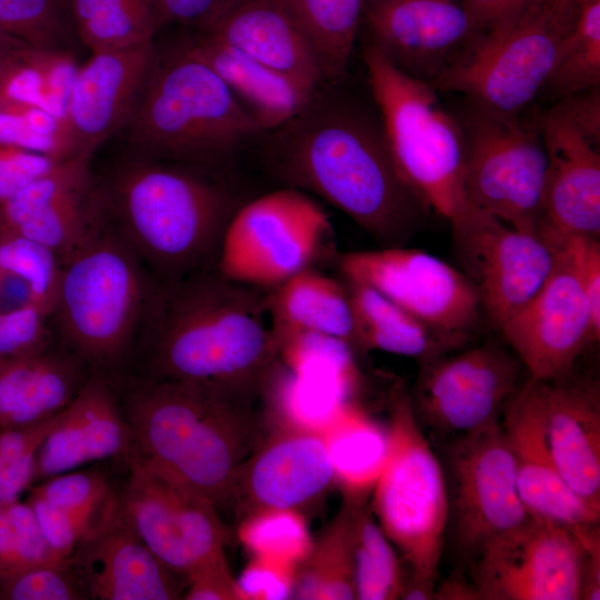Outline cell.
Returning <instances> with one entry per match:
<instances>
[{"mask_svg": "<svg viewBox=\"0 0 600 600\" xmlns=\"http://www.w3.org/2000/svg\"><path fill=\"white\" fill-rule=\"evenodd\" d=\"M262 160L284 187L312 193L381 247L406 246L430 210L406 184L380 117L323 86L294 117L263 132Z\"/></svg>", "mask_w": 600, "mask_h": 600, "instance_id": "6da1fadb", "label": "cell"}, {"mask_svg": "<svg viewBox=\"0 0 600 600\" xmlns=\"http://www.w3.org/2000/svg\"><path fill=\"white\" fill-rule=\"evenodd\" d=\"M267 299L216 268L156 280L133 351L140 378L264 388L280 360Z\"/></svg>", "mask_w": 600, "mask_h": 600, "instance_id": "7a4b0ae2", "label": "cell"}, {"mask_svg": "<svg viewBox=\"0 0 600 600\" xmlns=\"http://www.w3.org/2000/svg\"><path fill=\"white\" fill-rule=\"evenodd\" d=\"M266 388L136 379L122 406L130 454L172 474L219 509L266 439Z\"/></svg>", "mask_w": 600, "mask_h": 600, "instance_id": "3957f363", "label": "cell"}, {"mask_svg": "<svg viewBox=\"0 0 600 600\" xmlns=\"http://www.w3.org/2000/svg\"><path fill=\"white\" fill-rule=\"evenodd\" d=\"M93 191L101 218L157 281L216 268L243 203L227 171L129 154L93 177Z\"/></svg>", "mask_w": 600, "mask_h": 600, "instance_id": "277c9868", "label": "cell"}, {"mask_svg": "<svg viewBox=\"0 0 600 600\" xmlns=\"http://www.w3.org/2000/svg\"><path fill=\"white\" fill-rule=\"evenodd\" d=\"M119 132L129 156L221 171L262 134L220 77L180 44L157 51Z\"/></svg>", "mask_w": 600, "mask_h": 600, "instance_id": "5b68a950", "label": "cell"}, {"mask_svg": "<svg viewBox=\"0 0 600 600\" xmlns=\"http://www.w3.org/2000/svg\"><path fill=\"white\" fill-rule=\"evenodd\" d=\"M154 284L99 213L90 233L61 260L52 326L67 350L104 376L133 354Z\"/></svg>", "mask_w": 600, "mask_h": 600, "instance_id": "8992f818", "label": "cell"}, {"mask_svg": "<svg viewBox=\"0 0 600 600\" xmlns=\"http://www.w3.org/2000/svg\"><path fill=\"white\" fill-rule=\"evenodd\" d=\"M386 454L376 480L377 522L409 567L401 599H434L449 522L444 471L414 416L410 393L396 388Z\"/></svg>", "mask_w": 600, "mask_h": 600, "instance_id": "52a82bcc", "label": "cell"}, {"mask_svg": "<svg viewBox=\"0 0 600 600\" xmlns=\"http://www.w3.org/2000/svg\"><path fill=\"white\" fill-rule=\"evenodd\" d=\"M368 83L396 168L410 190L447 220L468 204L463 190V134L437 90L394 68L363 46Z\"/></svg>", "mask_w": 600, "mask_h": 600, "instance_id": "ba28073f", "label": "cell"}, {"mask_svg": "<svg viewBox=\"0 0 600 600\" xmlns=\"http://www.w3.org/2000/svg\"><path fill=\"white\" fill-rule=\"evenodd\" d=\"M579 12L577 0H524L491 23L473 53L433 87L520 114L540 93Z\"/></svg>", "mask_w": 600, "mask_h": 600, "instance_id": "9c48e42d", "label": "cell"}, {"mask_svg": "<svg viewBox=\"0 0 600 600\" xmlns=\"http://www.w3.org/2000/svg\"><path fill=\"white\" fill-rule=\"evenodd\" d=\"M464 146L463 190L472 207L540 237L547 154L534 121L471 102L459 120Z\"/></svg>", "mask_w": 600, "mask_h": 600, "instance_id": "30bf717a", "label": "cell"}, {"mask_svg": "<svg viewBox=\"0 0 600 600\" xmlns=\"http://www.w3.org/2000/svg\"><path fill=\"white\" fill-rule=\"evenodd\" d=\"M331 223L307 193L284 187L246 201L230 220L216 269L244 284L272 289L312 267Z\"/></svg>", "mask_w": 600, "mask_h": 600, "instance_id": "8fae6325", "label": "cell"}, {"mask_svg": "<svg viewBox=\"0 0 600 600\" xmlns=\"http://www.w3.org/2000/svg\"><path fill=\"white\" fill-rule=\"evenodd\" d=\"M410 400L423 432L457 437L501 421L529 378L504 341L489 340L419 362Z\"/></svg>", "mask_w": 600, "mask_h": 600, "instance_id": "7c38bea8", "label": "cell"}, {"mask_svg": "<svg viewBox=\"0 0 600 600\" xmlns=\"http://www.w3.org/2000/svg\"><path fill=\"white\" fill-rule=\"evenodd\" d=\"M129 477L119 496L131 526L170 569L187 578L226 560L228 529L207 497L172 474L130 454Z\"/></svg>", "mask_w": 600, "mask_h": 600, "instance_id": "4fadbf2b", "label": "cell"}, {"mask_svg": "<svg viewBox=\"0 0 600 600\" xmlns=\"http://www.w3.org/2000/svg\"><path fill=\"white\" fill-rule=\"evenodd\" d=\"M586 557L576 531L529 516L481 547L471 586L477 600H580Z\"/></svg>", "mask_w": 600, "mask_h": 600, "instance_id": "5bb4252c", "label": "cell"}, {"mask_svg": "<svg viewBox=\"0 0 600 600\" xmlns=\"http://www.w3.org/2000/svg\"><path fill=\"white\" fill-rule=\"evenodd\" d=\"M447 457L454 546L472 562L486 542L530 514L519 494L501 421L453 437Z\"/></svg>", "mask_w": 600, "mask_h": 600, "instance_id": "9a60e30c", "label": "cell"}, {"mask_svg": "<svg viewBox=\"0 0 600 600\" xmlns=\"http://www.w3.org/2000/svg\"><path fill=\"white\" fill-rule=\"evenodd\" d=\"M450 223L458 269L476 290L487 323L498 331L542 286L554 248L469 203Z\"/></svg>", "mask_w": 600, "mask_h": 600, "instance_id": "2e32d148", "label": "cell"}, {"mask_svg": "<svg viewBox=\"0 0 600 600\" xmlns=\"http://www.w3.org/2000/svg\"><path fill=\"white\" fill-rule=\"evenodd\" d=\"M487 29L458 0H366L360 26L394 68L430 86L463 63Z\"/></svg>", "mask_w": 600, "mask_h": 600, "instance_id": "e0dca14e", "label": "cell"}, {"mask_svg": "<svg viewBox=\"0 0 600 600\" xmlns=\"http://www.w3.org/2000/svg\"><path fill=\"white\" fill-rule=\"evenodd\" d=\"M343 279L364 283L420 321L473 338L486 321L478 294L462 272L428 252L401 247L341 253Z\"/></svg>", "mask_w": 600, "mask_h": 600, "instance_id": "ac0fdd59", "label": "cell"}, {"mask_svg": "<svg viewBox=\"0 0 600 600\" xmlns=\"http://www.w3.org/2000/svg\"><path fill=\"white\" fill-rule=\"evenodd\" d=\"M546 241L554 248L553 266L547 279L498 330L529 378L536 380L566 374L577 366L589 346L598 344L567 242L562 237Z\"/></svg>", "mask_w": 600, "mask_h": 600, "instance_id": "d6986e66", "label": "cell"}, {"mask_svg": "<svg viewBox=\"0 0 600 600\" xmlns=\"http://www.w3.org/2000/svg\"><path fill=\"white\" fill-rule=\"evenodd\" d=\"M154 42L94 52L77 70L52 136V157L91 160L124 126L156 59Z\"/></svg>", "mask_w": 600, "mask_h": 600, "instance_id": "ffe728a7", "label": "cell"}, {"mask_svg": "<svg viewBox=\"0 0 600 600\" xmlns=\"http://www.w3.org/2000/svg\"><path fill=\"white\" fill-rule=\"evenodd\" d=\"M68 562L87 599L173 600L188 582L140 539L116 494Z\"/></svg>", "mask_w": 600, "mask_h": 600, "instance_id": "44dd1931", "label": "cell"}, {"mask_svg": "<svg viewBox=\"0 0 600 600\" xmlns=\"http://www.w3.org/2000/svg\"><path fill=\"white\" fill-rule=\"evenodd\" d=\"M536 123L547 154L540 237L600 238V129L556 102Z\"/></svg>", "mask_w": 600, "mask_h": 600, "instance_id": "7402d4cb", "label": "cell"}, {"mask_svg": "<svg viewBox=\"0 0 600 600\" xmlns=\"http://www.w3.org/2000/svg\"><path fill=\"white\" fill-rule=\"evenodd\" d=\"M334 480L323 431L297 426L266 437L247 459L236 478L229 507L241 520L268 511H296Z\"/></svg>", "mask_w": 600, "mask_h": 600, "instance_id": "603a6c76", "label": "cell"}, {"mask_svg": "<svg viewBox=\"0 0 600 600\" xmlns=\"http://www.w3.org/2000/svg\"><path fill=\"white\" fill-rule=\"evenodd\" d=\"M501 424L528 513L563 524L579 536L598 528L600 511L568 487L552 459L537 380L528 378L512 397L503 410Z\"/></svg>", "mask_w": 600, "mask_h": 600, "instance_id": "cb8c5ba5", "label": "cell"}, {"mask_svg": "<svg viewBox=\"0 0 600 600\" xmlns=\"http://www.w3.org/2000/svg\"><path fill=\"white\" fill-rule=\"evenodd\" d=\"M576 368L553 379L537 380L544 430L564 482L600 511V383Z\"/></svg>", "mask_w": 600, "mask_h": 600, "instance_id": "d4e9b609", "label": "cell"}, {"mask_svg": "<svg viewBox=\"0 0 600 600\" xmlns=\"http://www.w3.org/2000/svg\"><path fill=\"white\" fill-rule=\"evenodd\" d=\"M131 452L130 429L110 381L92 374L61 410L36 454V479Z\"/></svg>", "mask_w": 600, "mask_h": 600, "instance_id": "484cf974", "label": "cell"}, {"mask_svg": "<svg viewBox=\"0 0 600 600\" xmlns=\"http://www.w3.org/2000/svg\"><path fill=\"white\" fill-rule=\"evenodd\" d=\"M198 32L307 84L326 86L313 46L284 0H231Z\"/></svg>", "mask_w": 600, "mask_h": 600, "instance_id": "4316f807", "label": "cell"}, {"mask_svg": "<svg viewBox=\"0 0 600 600\" xmlns=\"http://www.w3.org/2000/svg\"><path fill=\"white\" fill-rule=\"evenodd\" d=\"M179 44L220 77L262 133L299 113L322 88L276 71L203 32Z\"/></svg>", "mask_w": 600, "mask_h": 600, "instance_id": "83f0119b", "label": "cell"}, {"mask_svg": "<svg viewBox=\"0 0 600 600\" xmlns=\"http://www.w3.org/2000/svg\"><path fill=\"white\" fill-rule=\"evenodd\" d=\"M73 353L51 346L0 358V428L46 421L63 410L90 376Z\"/></svg>", "mask_w": 600, "mask_h": 600, "instance_id": "f1b7e54d", "label": "cell"}, {"mask_svg": "<svg viewBox=\"0 0 600 600\" xmlns=\"http://www.w3.org/2000/svg\"><path fill=\"white\" fill-rule=\"evenodd\" d=\"M343 283L352 308L357 349L421 362L462 349L473 340L430 327L364 283L348 279Z\"/></svg>", "mask_w": 600, "mask_h": 600, "instance_id": "f546056e", "label": "cell"}, {"mask_svg": "<svg viewBox=\"0 0 600 600\" xmlns=\"http://www.w3.org/2000/svg\"><path fill=\"white\" fill-rule=\"evenodd\" d=\"M267 301L271 324L330 336L357 349L344 283L310 267L269 289Z\"/></svg>", "mask_w": 600, "mask_h": 600, "instance_id": "4dcf8cb0", "label": "cell"}, {"mask_svg": "<svg viewBox=\"0 0 600 600\" xmlns=\"http://www.w3.org/2000/svg\"><path fill=\"white\" fill-rule=\"evenodd\" d=\"M291 597L356 599L353 524L349 502L296 567Z\"/></svg>", "mask_w": 600, "mask_h": 600, "instance_id": "1f68e13d", "label": "cell"}, {"mask_svg": "<svg viewBox=\"0 0 600 600\" xmlns=\"http://www.w3.org/2000/svg\"><path fill=\"white\" fill-rule=\"evenodd\" d=\"M308 34L326 84H340L360 31L366 0H284Z\"/></svg>", "mask_w": 600, "mask_h": 600, "instance_id": "d6a6232c", "label": "cell"}, {"mask_svg": "<svg viewBox=\"0 0 600 600\" xmlns=\"http://www.w3.org/2000/svg\"><path fill=\"white\" fill-rule=\"evenodd\" d=\"M80 43L92 53L154 42L158 16L124 0H70Z\"/></svg>", "mask_w": 600, "mask_h": 600, "instance_id": "836d02e7", "label": "cell"}, {"mask_svg": "<svg viewBox=\"0 0 600 600\" xmlns=\"http://www.w3.org/2000/svg\"><path fill=\"white\" fill-rule=\"evenodd\" d=\"M353 524L356 599H401L406 579L397 551L364 506L348 500Z\"/></svg>", "mask_w": 600, "mask_h": 600, "instance_id": "e575fe53", "label": "cell"}, {"mask_svg": "<svg viewBox=\"0 0 600 600\" xmlns=\"http://www.w3.org/2000/svg\"><path fill=\"white\" fill-rule=\"evenodd\" d=\"M596 87H600V0H583L539 94L554 102Z\"/></svg>", "mask_w": 600, "mask_h": 600, "instance_id": "d590c367", "label": "cell"}, {"mask_svg": "<svg viewBox=\"0 0 600 600\" xmlns=\"http://www.w3.org/2000/svg\"><path fill=\"white\" fill-rule=\"evenodd\" d=\"M0 34L58 57L81 44L70 0H0Z\"/></svg>", "mask_w": 600, "mask_h": 600, "instance_id": "8d00e7d4", "label": "cell"}, {"mask_svg": "<svg viewBox=\"0 0 600 600\" xmlns=\"http://www.w3.org/2000/svg\"><path fill=\"white\" fill-rule=\"evenodd\" d=\"M98 220L92 178L88 186L68 193L8 232L47 247L61 261L84 240Z\"/></svg>", "mask_w": 600, "mask_h": 600, "instance_id": "74e56055", "label": "cell"}, {"mask_svg": "<svg viewBox=\"0 0 600 600\" xmlns=\"http://www.w3.org/2000/svg\"><path fill=\"white\" fill-rule=\"evenodd\" d=\"M61 261L47 247L4 231L0 240V276L18 282L31 301L51 313Z\"/></svg>", "mask_w": 600, "mask_h": 600, "instance_id": "f35d334b", "label": "cell"}, {"mask_svg": "<svg viewBox=\"0 0 600 600\" xmlns=\"http://www.w3.org/2000/svg\"><path fill=\"white\" fill-rule=\"evenodd\" d=\"M239 534L260 559L296 569L311 548L306 527L296 511H268L243 519Z\"/></svg>", "mask_w": 600, "mask_h": 600, "instance_id": "ab89813d", "label": "cell"}, {"mask_svg": "<svg viewBox=\"0 0 600 600\" xmlns=\"http://www.w3.org/2000/svg\"><path fill=\"white\" fill-rule=\"evenodd\" d=\"M92 178L90 160L74 158L61 161L51 171L30 182L0 204V218L4 230H14L54 201L88 186Z\"/></svg>", "mask_w": 600, "mask_h": 600, "instance_id": "60d3db41", "label": "cell"}, {"mask_svg": "<svg viewBox=\"0 0 600 600\" xmlns=\"http://www.w3.org/2000/svg\"><path fill=\"white\" fill-rule=\"evenodd\" d=\"M67 562L46 541L30 504L16 500L0 507V578L26 568Z\"/></svg>", "mask_w": 600, "mask_h": 600, "instance_id": "b9f144b4", "label": "cell"}, {"mask_svg": "<svg viewBox=\"0 0 600 600\" xmlns=\"http://www.w3.org/2000/svg\"><path fill=\"white\" fill-rule=\"evenodd\" d=\"M1 600L87 599L69 562H48L0 578Z\"/></svg>", "mask_w": 600, "mask_h": 600, "instance_id": "7bdbcfd3", "label": "cell"}, {"mask_svg": "<svg viewBox=\"0 0 600 600\" xmlns=\"http://www.w3.org/2000/svg\"><path fill=\"white\" fill-rule=\"evenodd\" d=\"M32 491L54 506L90 518H98L113 496L106 477L97 471L63 472Z\"/></svg>", "mask_w": 600, "mask_h": 600, "instance_id": "ee69618b", "label": "cell"}, {"mask_svg": "<svg viewBox=\"0 0 600 600\" xmlns=\"http://www.w3.org/2000/svg\"><path fill=\"white\" fill-rule=\"evenodd\" d=\"M51 313L33 303L0 308V358L42 350L52 344Z\"/></svg>", "mask_w": 600, "mask_h": 600, "instance_id": "f6af8a7d", "label": "cell"}, {"mask_svg": "<svg viewBox=\"0 0 600 600\" xmlns=\"http://www.w3.org/2000/svg\"><path fill=\"white\" fill-rule=\"evenodd\" d=\"M27 502L32 508L40 530L53 553L68 561L80 541L99 518H90L54 506L31 491Z\"/></svg>", "mask_w": 600, "mask_h": 600, "instance_id": "bcb514c9", "label": "cell"}, {"mask_svg": "<svg viewBox=\"0 0 600 600\" xmlns=\"http://www.w3.org/2000/svg\"><path fill=\"white\" fill-rule=\"evenodd\" d=\"M61 161L43 152L0 143V204Z\"/></svg>", "mask_w": 600, "mask_h": 600, "instance_id": "7dc6e473", "label": "cell"}, {"mask_svg": "<svg viewBox=\"0 0 600 600\" xmlns=\"http://www.w3.org/2000/svg\"><path fill=\"white\" fill-rule=\"evenodd\" d=\"M567 242L588 302L591 329L600 341V241L587 236H561ZM551 238V237H550Z\"/></svg>", "mask_w": 600, "mask_h": 600, "instance_id": "c3c4849f", "label": "cell"}, {"mask_svg": "<svg viewBox=\"0 0 600 600\" xmlns=\"http://www.w3.org/2000/svg\"><path fill=\"white\" fill-rule=\"evenodd\" d=\"M294 570L269 561H254L236 580L239 599L291 597Z\"/></svg>", "mask_w": 600, "mask_h": 600, "instance_id": "681fc988", "label": "cell"}, {"mask_svg": "<svg viewBox=\"0 0 600 600\" xmlns=\"http://www.w3.org/2000/svg\"><path fill=\"white\" fill-rule=\"evenodd\" d=\"M59 59L61 57L40 52L18 40L0 34V109L4 107L8 90L19 74Z\"/></svg>", "mask_w": 600, "mask_h": 600, "instance_id": "f907efd6", "label": "cell"}, {"mask_svg": "<svg viewBox=\"0 0 600 600\" xmlns=\"http://www.w3.org/2000/svg\"><path fill=\"white\" fill-rule=\"evenodd\" d=\"M231 0H156L160 26L178 24L200 31L206 28Z\"/></svg>", "mask_w": 600, "mask_h": 600, "instance_id": "816d5d0a", "label": "cell"}, {"mask_svg": "<svg viewBox=\"0 0 600 600\" xmlns=\"http://www.w3.org/2000/svg\"><path fill=\"white\" fill-rule=\"evenodd\" d=\"M186 600H234L239 599L236 579L227 561L204 566L188 577L183 593Z\"/></svg>", "mask_w": 600, "mask_h": 600, "instance_id": "f5cc1de1", "label": "cell"}, {"mask_svg": "<svg viewBox=\"0 0 600 600\" xmlns=\"http://www.w3.org/2000/svg\"><path fill=\"white\" fill-rule=\"evenodd\" d=\"M56 417L31 426L0 428V466L36 453Z\"/></svg>", "mask_w": 600, "mask_h": 600, "instance_id": "db71d44e", "label": "cell"}, {"mask_svg": "<svg viewBox=\"0 0 600 600\" xmlns=\"http://www.w3.org/2000/svg\"><path fill=\"white\" fill-rule=\"evenodd\" d=\"M36 454L0 466V507L19 500V496L36 479Z\"/></svg>", "mask_w": 600, "mask_h": 600, "instance_id": "11a10c76", "label": "cell"}, {"mask_svg": "<svg viewBox=\"0 0 600 600\" xmlns=\"http://www.w3.org/2000/svg\"><path fill=\"white\" fill-rule=\"evenodd\" d=\"M587 557L583 567L580 600L600 599V530H594L583 538Z\"/></svg>", "mask_w": 600, "mask_h": 600, "instance_id": "9f6ffc18", "label": "cell"}, {"mask_svg": "<svg viewBox=\"0 0 600 600\" xmlns=\"http://www.w3.org/2000/svg\"><path fill=\"white\" fill-rule=\"evenodd\" d=\"M486 27L497 21L524 0H458Z\"/></svg>", "mask_w": 600, "mask_h": 600, "instance_id": "6f0895ef", "label": "cell"}, {"mask_svg": "<svg viewBox=\"0 0 600 600\" xmlns=\"http://www.w3.org/2000/svg\"><path fill=\"white\" fill-rule=\"evenodd\" d=\"M137 7L153 11L157 16L156 0H124Z\"/></svg>", "mask_w": 600, "mask_h": 600, "instance_id": "680465c9", "label": "cell"}, {"mask_svg": "<svg viewBox=\"0 0 600 600\" xmlns=\"http://www.w3.org/2000/svg\"><path fill=\"white\" fill-rule=\"evenodd\" d=\"M3 232H4V229H3V224H2V221H1V218H0V240L2 238Z\"/></svg>", "mask_w": 600, "mask_h": 600, "instance_id": "91938a15", "label": "cell"}, {"mask_svg": "<svg viewBox=\"0 0 600 600\" xmlns=\"http://www.w3.org/2000/svg\"><path fill=\"white\" fill-rule=\"evenodd\" d=\"M577 1L580 2V1H583V0H577Z\"/></svg>", "mask_w": 600, "mask_h": 600, "instance_id": "94428289", "label": "cell"}]
</instances>
